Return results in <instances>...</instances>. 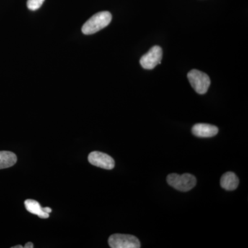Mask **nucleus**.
<instances>
[{
  "mask_svg": "<svg viewBox=\"0 0 248 248\" xmlns=\"http://www.w3.org/2000/svg\"><path fill=\"white\" fill-rule=\"evenodd\" d=\"M163 57L162 48L159 46H155L149 51L140 59V64L144 69L152 70L160 64Z\"/></svg>",
  "mask_w": 248,
  "mask_h": 248,
  "instance_id": "5",
  "label": "nucleus"
},
{
  "mask_svg": "<svg viewBox=\"0 0 248 248\" xmlns=\"http://www.w3.org/2000/svg\"><path fill=\"white\" fill-rule=\"evenodd\" d=\"M112 15L108 11H102L92 16L83 25L81 31L84 35H92L109 25Z\"/></svg>",
  "mask_w": 248,
  "mask_h": 248,
  "instance_id": "1",
  "label": "nucleus"
},
{
  "mask_svg": "<svg viewBox=\"0 0 248 248\" xmlns=\"http://www.w3.org/2000/svg\"><path fill=\"white\" fill-rule=\"evenodd\" d=\"M192 133L198 138H213L218 133V128L211 124H197L192 127Z\"/></svg>",
  "mask_w": 248,
  "mask_h": 248,
  "instance_id": "7",
  "label": "nucleus"
},
{
  "mask_svg": "<svg viewBox=\"0 0 248 248\" xmlns=\"http://www.w3.org/2000/svg\"><path fill=\"white\" fill-rule=\"evenodd\" d=\"M26 208L29 213L37 215L42 218H47L49 217V214L43 210L40 204L35 200H27L24 202Z\"/></svg>",
  "mask_w": 248,
  "mask_h": 248,
  "instance_id": "9",
  "label": "nucleus"
},
{
  "mask_svg": "<svg viewBox=\"0 0 248 248\" xmlns=\"http://www.w3.org/2000/svg\"><path fill=\"white\" fill-rule=\"evenodd\" d=\"M43 210H45V212H46L47 213H50L52 212V209L48 208V207H46V208H43Z\"/></svg>",
  "mask_w": 248,
  "mask_h": 248,
  "instance_id": "13",
  "label": "nucleus"
},
{
  "mask_svg": "<svg viewBox=\"0 0 248 248\" xmlns=\"http://www.w3.org/2000/svg\"><path fill=\"white\" fill-rule=\"evenodd\" d=\"M108 244L112 248H140V240L130 234H115L111 235Z\"/></svg>",
  "mask_w": 248,
  "mask_h": 248,
  "instance_id": "4",
  "label": "nucleus"
},
{
  "mask_svg": "<svg viewBox=\"0 0 248 248\" xmlns=\"http://www.w3.org/2000/svg\"><path fill=\"white\" fill-rule=\"evenodd\" d=\"M17 161V156L12 152L0 151V169L12 167Z\"/></svg>",
  "mask_w": 248,
  "mask_h": 248,
  "instance_id": "10",
  "label": "nucleus"
},
{
  "mask_svg": "<svg viewBox=\"0 0 248 248\" xmlns=\"http://www.w3.org/2000/svg\"><path fill=\"white\" fill-rule=\"evenodd\" d=\"M45 0H28L27 7L31 11H36L40 9Z\"/></svg>",
  "mask_w": 248,
  "mask_h": 248,
  "instance_id": "11",
  "label": "nucleus"
},
{
  "mask_svg": "<svg viewBox=\"0 0 248 248\" xmlns=\"http://www.w3.org/2000/svg\"><path fill=\"white\" fill-rule=\"evenodd\" d=\"M88 159L90 164L101 169L112 170L115 167V161L112 157L102 152H92L90 153Z\"/></svg>",
  "mask_w": 248,
  "mask_h": 248,
  "instance_id": "6",
  "label": "nucleus"
},
{
  "mask_svg": "<svg viewBox=\"0 0 248 248\" xmlns=\"http://www.w3.org/2000/svg\"><path fill=\"white\" fill-rule=\"evenodd\" d=\"M24 248H34V245L32 243L29 242L27 244H25V246H24Z\"/></svg>",
  "mask_w": 248,
  "mask_h": 248,
  "instance_id": "12",
  "label": "nucleus"
},
{
  "mask_svg": "<svg viewBox=\"0 0 248 248\" xmlns=\"http://www.w3.org/2000/svg\"><path fill=\"white\" fill-rule=\"evenodd\" d=\"M169 185L172 186L176 190L182 192H187L192 190L197 184V179L192 174L185 173L182 175L172 173L167 177Z\"/></svg>",
  "mask_w": 248,
  "mask_h": 248,
  "instance_id": "2",
  "label": "nucleus"
},
{
  "mask_svg": "<svg viewBox=\"0 0 248 248\" xmlns=\"http://www.w3.org/2000/svg\"><path fill=\"white\" fill-rule=\"evenodd\" d=\"M24 246H21V245H19V246H14V247H12V248H23Z\"/></svg>",
  "mask_w": 248,
  "mask_h": 248,
  "instance_id": "14",
  "label": "nucleus"
},
{
  "mask_svg": "<svg viewBox=\"0 0 248 248\" xmlns=\"http://www.w3.org/2000/svg\"><path fill=\"white\" fill-rule=\"evenodd\" d=\"M187 79L194 90L200 94L208 92L210 85V79L208 75L198 70H192L187 73Z\"/></svg>",
  "mask_w": 248,
  "mask_h": 248,
  "instance_id": "3",
  "label": "nucleus"
},
{
  "mask_svg": "<svg viewBox=\"0 0 248 248\" xmlns=\"http://www.w3.org/2000/svg\"><path fill=\"white\" fill-rule=\"evenodd\" d=\"M239 180L234 172L225 173L221 177V186L226 190H234L239 186Z\"/></svg>",
  "mask_w": 248,
  "mask_h": 248,
  "instance_id": "8",
  "label": "nucleus"
}]
</instances>
